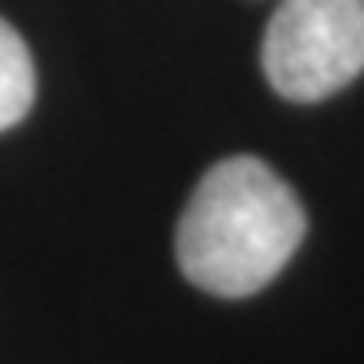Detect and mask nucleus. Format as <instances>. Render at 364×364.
Here are the masks:
<instances>
[{
	"instance_id": "obj_1",
	"label": "nucleus",
	"mask_w": 364,
	"mask_h": 364,
	"mask_svg": "<svg viewBox=\"0 0 364 364\" xmlns=\"http://www.w3.org/2000/svg\"><path fill=\"white\" fill-rule=\"evenodd\" d=\"M308 215L296 191L259 158H223L198 178L178 219V267L223 299L255 296L304 243Z\"/></svg>"
},
{
	"instance_id": "obj_2",
	"label": "nucleus",
	"mask_w": 364,
	"mask_h": 364,
	"mask_svg": "<svg viewBox=\"0 0 364 364\" xmlns=\"http://www.w3.org/2000/svg\"><path fill=\"white\" fill-rule=\"evenodd\" d=\"M263 73L287 102H324L364 73V0H279Z\"/></svg>"
},
{
	"instance_id": "obj_3",
	"label": "nucleus",
	"mask_w": 364,
	"mask_h": 364,
	"mask_svg": "<svg viewBox=\"0 0 364 364\" xmlns=\"http://www.w3.org/2000/svg\"><path fill=\"white\" fill-rule=\"evenodd\" d=\"M33 97H37V73H33L28 45L0 16V130L16 126L33 109Z\"/></svg>"
}]
</instances>
